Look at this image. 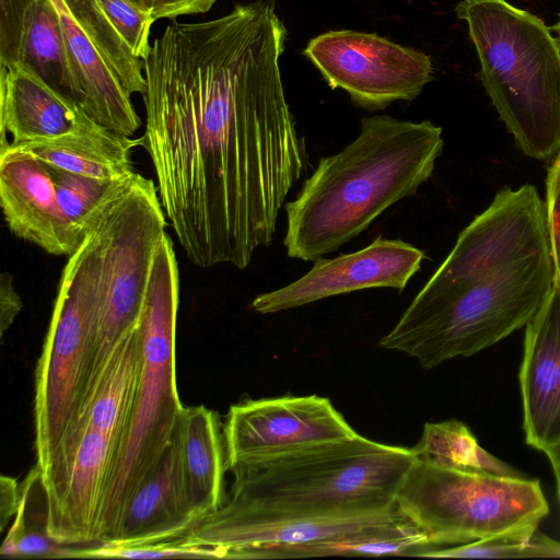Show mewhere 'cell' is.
Masks as SVG:
<instances>
[{
	"label": "cell",
	"mask_w": 560,
	"mask_h": 560,
	"mask_svg": "<svg viewBox=\"0 0 560 560\" xmlns=\"http://www.w3.org/2000/svg\"><path fill=\"white\" fill-rule=\"evenodd\" d=\"M303 54L331 89L346 91L368 112L412 101L433 79L429 55L371 33L328 31L312 38Z\"/></svg>",
	"instance_id": "30bf717a"
},
{
	"label": "cell",
	"mask_w": 560,
	"mask_h": 560,
	"mask_svg": "<svg viewBox=\"0 0 560 560\" xmlns=\"http://www.w3.org/2000/svg\"><path fill=\"white\" fill-rule=\"evenodd\" d=\"M555 283L546 205L537 188L504 187L459 233L380 346L433 369L526 326Z\"/></svg>",
	"instance_id": "7a4b0ae2"
},
{
	"label": "cell",
	"mask_w": 560,
	"mask_h": 560,
	"mask_svg": "<svg viewBox=\"0 0 560 560\" xmlns=\"http://www.w3.org/2000/svg\"><path fill=\"white\" fill-rule=\"evenodd\" d=\"M48 167L62 217L78 246L98 225L137 174L129 178L98 180Z\"/></svg>",
	"instance_id": "d4e9b609"
},
{
	"label": "cell",
	"mask_w": 560,
	"mask_h": 560,
	"mask_svg": "<svg viewBox=\"0 0 560 560\" xmlns=\"http://www.w3.org/2000/svg\"><path fill=\"white\" fill-rule=\"evenodd\" d=\"M36 0H0V68L16 63L26 15Z\"/></svg>",
	"instance_id": "f546056e"
},
{
	"label": "cell",
	"mask_w": 560,
	"mask_h": 560,
	"mask_svg": "<svg viewBox=\"0 0 560 560\" xmlns=\"http://www.w3.org/2000/svg\"><path fill=\"white\" fill-rule=\"evenodd\" d=\"M121 39L142 61L151 49L149 42L154 19L150 9L130 0H96Z\"/></svg>",
	"instance_id": "4316f807"
},
{
	"label": "cell",
	"mask_w": 560,
	"mask_h": 560,
	"mask_svg": "<svg viewBox=\"0 0 560 560\" xmlns=\"http://www.w3.org/2000/svg\"><path fill=\"white\" fill-rule=\"evenodd\" d=\"M22 306V300L13 287L12 276L9 272H3L0 277L1 336L12 325Z\"/></svg>",
	"instance_id": "d6a6232c"
},
{
	"label": "cell",
	"mask_w": 560,
	"mask_h": 560,
	"mask_svg": "<svg viewBox=\"0 0 560 560\" xmlns=\"http://www.w3.org/2000/svg\"><path fill=\"white\" fill-rule=\"evenodd\" d=\"M31 152L48 166L98 180L129 178L136 174L131 154L142 137L115 132L100 124L47 140L11 145Z\"/></svg>",
	"instance_id": "44dd1931"
},
{
	"label": "cell",
	"mask_w": 560,
	"mask_h": 560,
	"mask_svg": "<svg viewBox=\"0 0 560 560\" xmlns=\"http://www.w3.org/2000/svg\"><path fill=\"white\" fill-rule=\"evenodd\" d=\"M285 38L275 0H254L210 21H173L143 60L142 147L197 267L245 269L306 171L279 67Z\"/></svg>",
	"instance_id": "6da1fadb"
},
{
	"label": "cell",
	"mask_w": 560,
	"mask_h": 560,
	"mask_svg": "<svg viewBox=\"0 0 560 560\" xmlns=\"http://www.w3.org/2000/svg\"><path fill=\"white\" fill-rule=\"evenodd\" d=\"M85 557L158 559V558H214L207 548L192 546L182 538L153 544L119 546L101 545L86 553Z\"/></svg>",
	"instance_id": "83f0119b"
},
{
	"label": "cell",
	"mask_w": 560,
	"mask_h": 560,
	"mask_svg": "<svg viewBox=\"0 0 560 560\" xmlns=\"http://www.w3.org/2000/svg\"><path fill=\"white\" fill-rule=\"evenodd\" d=\"M180 466L190 513L197 522L225 501L228 468L223 425L205 406L185 407L176 427Z\"/></svg>",
	"instance_id": "d6986e66"
},
{
	"label": "cell",
	"mask_w": 560,
	"mask_h": 560,
	"mask_svg": "<svg viewBox=\"0 0 560 560\" xmlns=\"http://www.w3.org/2000/svg\"><path fill=\"white\" fill-rule=\"evenodd\" d=\"M424 258V252L410 243L378 236L354 253L315 260L313 268L294 282L257 295L252 308L272 314L364 289L401 292Z\"/></svg>",
	"instance_id": "7c38bea8"
},
{
	"label": "cell",
	"mask_w": 560,
	"mask_h": 560,
	"mask_svg": "<svg viewBox=\"0 0 560 560\" xmlns=\"http://www.w3.org/2000/svg\"><path fill=\"white\" fill-rule=\"evenodd\" d=\"M396 503L436 549L490 538L529 539L549 512L537 479L462 472L417 459Z\"/></svg>",
	"instance_id": "52a82bcc"
},
{
	"label": "cell",
	"mask_w": 560,
	"mask_h": 560,
	"mask_svg": "<svg viewBox=\"0 0 560 560\" xmlns=\"http://www.w3.org/2000/svg\"><path fill=\"white\" fill-rule=\"evenodd\" d=\"M218 0H151L153 19H175L180 15L208 12Z\"/></svg>",
	"instance_id": "1f68e13d"
},
{
	"label": "cell",
	"mask_w": 560,
	"mask_h": 560,
	"mask_svg": "<svg viewBox=\"0 0 560 560\" xmlns=\"http://www.w3.org/2000/svg\"><path fill=\"white\" fill-rule=\"evenodd\" d=\"M553 30L556 31L557 35H558V42L560 43V20L559 22L553 26Z\"/></svg>",
	"instance_id": "74e56055"
},
{
	"label": "cell",
	"mask_w": 560,
	"mask_h": 560,
	"mask_svg": "<svg viewBox=\"0 0 560 560\" xmlns=\"http://www.w3.org/2000/svg\"><path fill=\"white\" fill-rule=\"evenodd\" d=\"M532 538V537H530ZM529 539L490 538L468 544L438 548L423 555L427 558H532Z\"/></svg>",
	"instance_id": "f1b7e54d"
},
{
	"label": "cell",
	"mask_w": 560,
	"mask_h": 560,
	"mask_svg": "<svg viewBox=\"0 0 560 560\" xmlns=\"http://www.w3.org/2000/svg\"><path fill=\"white\" fill-rule=\"evenodd\" d=\"M21 499V487L15 479L7 476L1 477V530L4 529L7 521L14 517Z\"/></svg>",
	"instance_id": "836d02e7"
},
{
	"label": "cell",
	"mask_w": 560,
	"mask_h": 560,
	"mask_svg": "<svg viewBox=\"0 0 560 560\" xmlns=\"http://www.w3.org/2000/svg\"><path fill=\"white\" fill-rule=\"evenodd\" d=\"M477 50L479 78L500 119L527 156L560 151V43L538 16L506 0L455 7Z\"/></svg>",
	"instance_id": "5b68a950"
},
{
	"label": "cell",
	"mask_w": 560,
	"mask_h": 560,
	"mask_svg": "<svg viewBox=\"0 0 560 560\" xmlns=\"http://www.w3.org/2000/svg\"><path fill=\"white\" fill-rule=\"evenodd\" d=\"M49 503L36 465L21 485V499L0 552L8 557H84L86 550L63 545L48 530Z\"/></svg>",
	"instance_id": "cb8c5ba5"
},
{
	"label": "cell",
	"mask_w": 560,
	"mask_h": 560,
	"mask_svg": "<svg viewBox=\"0 0 560 560\" xmlns=\"http://www.w3.org/2000/svg\"><path fill=\"white\" fill-rule=\"evenodd\" d=\"M411 448L360 434L238 464L228 500L311 517H363L397 506Z\"/></svg>",
	"instance_id": "277c9868"
},
{
	"label": "cell",
	"mask_w": 560,
	"mask_h": 560,
	"mask_svg": "<svg viewBox=\"0 0 560 560\" xmlns=\"http://www.w3.org/2000/svg\"><path fill=\"white\" fill-rule=\"evenodd\" d=\"M545 205L555 277L560 285V151L548 167Z\"/></svg>",
	"instance_id": "4dcf8cb0"
},
{
	"label": "cell",
	"mask_w": 560,
	"mask_h": 560,
	"mask_svg": "<svg viewBox=\"0 0 560 560\" xmlns=\"http://www.w3.org/2000/svg\"><path fill=\"white\" fill-rule=\"evenodd\" d=\"M130 1H132V2H135V3H137V4H139V5H141V7H143V8L150 9V1H151V0H130ZM150 10H151V9H150Z\"/></svg>",
	"instance_id": "8d00e7d4"
},
{
	"label": "cell",
	"mask_w": 560,
	"mask_h": 560,
	"mask_svg": "<svg viewBox=\"0 0 560 560\" xmlns=\"http://www.w3.org/2000/svg\"><path fill=\"white\" fill-rule=\"evenodd\" d=\"M165 228L166 215L158 187L137 173L92 232L97 285L82 399L115 346L140 320L154 255Z\"/></svg>",
	"instance_id": "ba28073f"
},
{
	"label": "cell",
	"mask_w": 560,
	"mask_h": 560,
	"mask_svg": "<svg viewBox=\"0 0 560 560\" xmlns=\"http://www.w3.org/2000/svg\"><path fill=\"white\" fill-rule=\"evenodd\" d=\"M411 451L417 460L439 468L501 477H525L483 450L469 428L455 419L425 422L422 434Z\"/></svg>",
	"instance_id": "603a6c76"
},
{
	"label": "cell",
	"mask_w": 560,
	"mask_h": 560,
	"mask_svg": "<svg viewBox=\"0 0 560 560\" xmlns=\"http://www.w3.org/2000/svg\"><path fill=\"white\" fill-rule=\"evenodd\" d=\"M0 202L10 231L48 254L79 247L62 217L49 167L31 152L0 144Z\"/></svg>",
	"instance_id": "4fadbf2b"
},
{
	"label": "cell",
	"mask_w": 560,
	"mask_h": 560,
	"mask_svg": "<svg viewBox=\"0 0 560 560\" xmlns=\"http://www.w3.org/2000/svg\"><path fill=\"white\" fill-rule=\"evenodd\" d=\"M97 261L92 233L68 260L35 375L37 466L43 471L79 412L93 328Z\"/></svg>",
	"instance_id": "9c48e42d"
},
{
	"label": "cell",
	"mask_w": 560,
	"mask_h": 560,
	"mask_svg": "<svg viewBox=\"0 0 560 560\" xmlns=\"http://www.w3.org/2000/svg\"><path fill=\"white\" fill-rule=\"evenodd\" d=\"M142 358L143 340L139 320L113 349L98 377L83 397L77 420L61 444L74 440L89 427L113 442L116 456L135 407Z\"/></svg>",
	"instance_id": "ac0fdd59"
},
{
	"label": "cell",
	"mask_w": 560,
	"mask_h": 560,
	"mask_svg": "<svg viewBox=\"0 0 560 560\" xmlns=\"http://www.w3.org/2000/svg\"><path fill=\"white\" fill-rule=\"evenodd\" d=\"M68 475L48 499L50 536L89 551L98 547L96 530L110 476L115 446L104 434L85 427Z\"/></svg>",
	"instance_id": "9a60e30c"
},
{
	"label": "cell",
	"mask_w": 560,
	"mask_h": 560,
	"mask_svg": "<svg viewBox=\"0 0 560 560\" xmlns=\"http://www.w3.org/2000/svg\"><path fill=\"white\" fill-rule=\"evenodd\" d=\"M195 523L186 498L178 440L129 500L115 541L132 546L180 538Z\"/></svg>",
	"instance_id": "e0dca14e"
},
{
	"label": "cell",
	"mask_w": 560,
	"mask_h": 560,
	"mask_svg": "<svg viewBox=\"0 0 560 560\" xmlns=\"http://www.w3.org/2000/svg\"><path fill=\"white\" fill-rule=\"evenodd\" d=\"M1 69V137L11 145L89 129L94 121L81 107L14 63Z\"/></svg>",
	"instance_id": "2e32d148"
},
{
	"label": "cell",
	"mask_w": 560,
	"mask_h": 560,
	"mask_svg": "<svg viewBox=\"0 0 560 560\" xmlns=\"http://www.w3.org/2000/svg\"><path fill=\"white\" fill-rule=\"evenodd\" d=\"M16 63L85 109V97L74 77L59 14L52 0H36L31 7Z\"/></svg>",
	"instance_id": "7402d4cb"
},
{
	"label": "cell",
	"mask_w": 560,
	"mask_h": 560,
	"mask_svg": "<svg viewBox=\"0 0 560 560\" xmlns=\"http://www.w3.org/2000/svg\"><path fill=\"white\" fill-rule=\"evenodd\" d=\"M179 275L173 242L160 241L140 317L143 358L131 419L115 456L100 513L96 540H116L125 509L170 446L184 410L175 370Z\"/></svg>",
	"instance_id": "8992f818"
},
{
	"label": "cell",
	"mask_w": 560,
	"mask_h": 560,
	"mask_svg": "<svg viewBox=\"0 0 560 560\" xmlns=\"http://www.w3.org/2000/svg\"><path fill=\"white\" fill-rule=\"evenodd\" d=\"M532 558L560 557V541L536 530L530 538Z\"/></svg>",
	"instance_id": "e575fe53"
},
{
	"label": "cell",
	"mask_w": 560,
	"mask_h": 560,
	"mask_svg": "<svg viewBox=\"0 0 560 560\" xmlns=\"http://www.w3.org/2000/svg\"><path fill=\"white\" fill-rule=\"evenodd\" d=\"M442 128L386 115L361 119L358 137L322 158L284 205L287 255L315 261L366 230L394 203L415 195L433 174Z\"/></svg>",
	"instance_id": "3957f363"
},
{
	"label": "cell",
	"mask_w": 560,
	"mask_h": 560,
	"mask_svg": "<svg viewBox=\"0 0 560 560\" xmlns=\"http://www.w3.org/2000/svg\"><path fill=\"white\" fill-rule=\"evenodd\" d=\"M526 443L546 452L560 443V285L526 324L518 373Z\"/></svg>",
	"instance_id": "5bb4252c"
},
{
	"label": "cell",
	"mask_w": 560,
	"mask_h": 560,
	"mask_svg": "<svg viewBox=\"0 0 560 560\" xmlns=\"http://www.w3.org/2000/svg\"><path fill=\"white\" fill-rule=\"evenodd\" d=\"M73 19L90 36L125 90L145 92L143 61L137 58L116 32L96 0H62Z\"/></svg>",
	"instance_id": "484cf974"
},
{
	"label": "cell",
	"mask_w": 560,
	"mask_h": 560,
	"mask_svg": "<svg viewBox=\"0 0 560 560\" xmlns=\"http://www.w3.org/2000/svg\"><path fill=\"white\" fill-rule=\"evenodd\" d=\"M546 456L549 459V463L551 465L555 479H556V486H557V494L558 500L560 504V443L552 446L551 448L547 450L545 452Z\"/></svg>",
	"instance_id": "d590c367"
},
{
	"label": "cell",
	"mask_w": 560,
	"mask_h": 560,
	"mask_svg": "<svg viewBox=\"0 0 560 560\" xmlns=\"http://www.w3.org/2000/svg\"><path fill=\"white\" fill-rule=\"evenodd\" d=\"M223 433L228 468L358 435L330 400L318 395L246 399L230 407Z\"/></svg>",
	"instance_id": "8fae6325"
},
{
	"label": "cell",
	"mask_w": 560,
	"mask_h": 560,
	"mask_svg": "<svg viewBox=\"0 0 560 560\" xmlns=\"http://www.w3.org/2000/svg\"><path fill=\"white\" fill-rule=\"evenodd\" d=\"M52 2L59 14L74 77L85 97L84 112L97 124L131 137L141 126L131 95L62 0Z\"/></svg>",
	"instance_id": "ffe728a7"
}]
</instances>
